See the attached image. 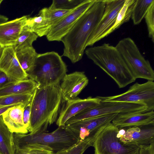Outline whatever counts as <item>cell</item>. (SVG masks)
<instances>
[{
  "mask_svg": "<svg viewBox=\"0 0 154 154\" xmlns=\"http://www.w3.org/2000/svg\"><path fill=\"white\" fill-rule=\"evenodd\" d=\"M66 101L60 83L40 87L33 92L28 131L34 134L46 131L48 125L56 121Z\"/></svg>",
  "mask_w": 154,
  "mask_h": 154,
  "instance_id": "cell-1",
  "label": "cell"
},
{
  "mask_svg": "<svg viewBox=\"0 0 154 154\" xmlns=\"http://www.w3.org/2000/svg\"><path fill=\"white\" fill-rule=\"evenodd\" d=\"M105 1L95 0L62 39L64 46L63 55L68 58L72 63L78 62L82 58L88 39L103 16Z\"/></svg>",
  "mask_w": 154,
  "mask_h": 154,
  "instance_id": "cell-2",
  "label": "cell"
},
{
  "mask_svg": "<svg viewBox=\"0 0 154 154\" xmlns=\"http://www.w3.org/2000/svg\"><path fill=\"white\" fill-rule=\"evenodd\" d=\"M87 57L110 77L120 88L136 79L116 47L105 43L85 50Z\"/></svg>",
  "mask_w": 154,
  "mask_h": 154,
  "instance_id": "cell-3",
  "label": "cell"
},
{
  "mask_svg": "<svg viewBox=\"0 0 154 154\" xmlns=\"http://www.w3.org/2000/svg\"><path fill=\"white\" fill-rule=\"evenodd\" d=\"M14 139L15 149L29 145L40 144L50 148L54 152L70 147L80 140L66 125L59 126L51 132L46 131L32 134L14 133Z\"/></svg>",
  "mask_w": 154,
  "mask_h": 154,
  "instance_id": "cell-4",
  "label": "cell"
},
{
  "mask_svg": "<svg viewBox=\"0 0 154 154\" xmlns=\"http://www.w3.org/2000/svg\"><path fill=\"white\" fill-rule=\"evenodd\" d=\"M67 71V66L61 57L52 51L38 54L33 66L27 74L39 87H42L60 83Z\"/></svg>",
  "mask_w": 154,
  "mask_h": 154,
  "instance_id": "cell-5",
  "label": "cell"
},
{
  "mask_svg": "<svg viewBox=\"0 0 154 154\" xmlns=\"http://www.w3.org/2000/svg\"><path fill=\"white\" fill-rule=\"evenodd\" d=\"M119 131L112 122L102 127L94 135L95 154H139L140 146L121 141Z\"/></svg>",
  "mask_w": 154,
  "mask_h": 154,
  "instance_id": "cell-6",
  "label": "cell"
},
{
  "mask_svg": "<svg viewBox=\"0 0 154 154\" xmlns=\"http://www.w3.org/2000/svg\"><path fill=\"white\" fill-rule=\"evenodd\" d=\"M134 78L153 81L154 71L141 54L134 40L130 37L121 40L115 46Z\"/></svg>",
  "mask_w": 154,
  "mask_h": 154,
  "instance_id": "cell-7",
  "label": "cell"
},
{
  "mask_svg": "<svg viewBox=\"0 0 154 154\" xmlns=\"http://www.w3.org/2000/svg\"><path fill=\"white\" fill-rule=\"evenodd\" d=\"M145 106L141 104L122 102L100 101L95 106L84 110L69 119L65 125L84 119L114 113L149 111Z\"/></svg>",
  "mask_w": 154,
  "mask_h": 154,
  "instance_id": "cell-8",
  "label": "cell"
},
{
  "mask_svg": "<svg viewBox=\"0 0 154 154\" xmlns=\"http://www.w3.org/2000/svg\"><path fill=\"white\" fill-rule=\"evenodd\" d=\"M101 101L137 103L143 105L149 110L154 109V82L148 81L142 84L136 82L125 92L108 97L98 96Z\"/></svg>",
  "mask_w": 154,
  "mask_h": 154,
  "instance_id": "cell-9",
  "label": "cell"
},
{
  "mask_svg": "<svg viewBox=\"0 0 154 154\" xmlns=\"http://www.w3.org/2000/svg\"><path fill=\"white\" fill-rule=\"evenodd\" d=\"M125 0H106L103 16L89 37L86 43V47L93 45L107 36V33L114 26L117 15Z\"/></svg>",
  "mask_w": 154,
  "mask_h": 154,
  "instance_id": "cell-10",
  "label": "cell"
},
{
  "mask_svg": "<svg viewBox=\"0 0 154 154\" xmlns=\"http://www.w3.org/2000/svg\"><path fill=\"white\" fill-rule=\"evenodd\" d=\"M95 1L84 0L52 29L46 35L47 40L49 41H61Z\"/></svg>",
  "mask_w": 154,
  "mask_h": 154,
  "instance_id": "cell-11",
  "label": "cell"
},
{
  "mask_svg": "<svg viewBox=\"0 0 154 154\" xmlns=\"http://www.w3.org/2000/svg\"><path fill=\"white\" fill-rule=\"evenodd\" d=\"M143 127L134 126L119 129L118 136L123 143L140 146H146L154 142V125Z\"/></svg>",
  "mask_w": 154,
  "mask_h": 154,
  "instance_id": "cell-12",
  "label": "cell"
},
{
  "mask_svg": "<svg viewBox=\"0 0 154 154\" xmlns=\"http://www.w3.org/2000/svg\"><path fill=\"white\" fill-rule=\"evenodd\" d=\"M100 101L98 96H90L84 99L76 97L66 101L57 120V125L58 127L65 125L69 119L84 110L95 106Z\"/></svg>",
  "mask_w": 154,
  "mask_h": 154,
  "instance_id": "cell-13",
  "label": "cell"
},
{
  "mask_svg": "<svg viewBox=\"0 0 154 154\" xmlns=\"http://www.w3.org/2000/svg\"><path fill=\"white\" fill-rule=\"evenodd\" d=\"M112 123L119 129L153 125L154 110L119 113Z\"/></svg>",
  "mask_w": 154,
  "mask_h": 154,
  "instance_id": "cell-14",
  "label": "cell"
},
{
  "mask_svg": "<svg viewBox=\"0 0 154 154\" xmlns=\"http://www.w3.org/2000/svg\"><path fill=\"white\" fill-rule=\"evenodd\" d=\"M88 83V79L84 72L75 71L66 74L60 85L65 100L66 101L76 97Z\"/></svg>",
  "mask_w": 154,
  "mask_h": 154,
  "instance_id": "cell-15",
  "label": "cell"
},
{
  "mask_svg": "<svg viewBox=\"0 0 154 154\" xmlns=\"http://www.w3.org/2000/svg\"><path fill=\"white\" fill-rule=\"evenodd\" d=\"M0 70L17 81L27 79L28 77L19 63L13 46L3 49L0 58Z\"/></svg>",
  "mask_w": 154,
  "mask_h": 154,
  "instance_id": "cell-16",
  "label": "cell"
},
{
  "mask_svg": "<svg viewBox=\"0 0 154 154\" xmlns=\"http://www.w3.org/2000/svg\"><path fill=\"white\" fill-rule=\"evenodd\" d=\"M29 15L23 16L14 20L0 24V46H13Z\"/></svg>",
  "mask_w": 154,
  "mask_h": 154,
  "instance_id": "cell-17",
  "label": "cell"
},
{
  "mask_svg": "<svg viewBox=\"0 0 154 154\" xmlns=\"http://www.w3.org/2000/svg\"><path fill=\"white\" fill-rule=\"evenodd\" d=\"M25 106L21 104L11 108L2 114L5 123L13 133L26 134L28 132L23 121V111Z\"/></svg>",
  "mask_w": 154,
  "mask_h": 154,
  "instance_id": "cell-18",
  "label": "cell"
},
{
  "mask_svg": "<svg viewBox=\"0 0 154 154\" xmlns=\"http://www.w3.org/2000/svg\"><path fill=\"white\" fill-rule=\"evenodd\" d=\"M118 113L95 116L66 125L72 131L80 128L85 129L90 136H93L103 126L110 122Z\"/></svg>",
  "mask_w": 154,
  "mask_h": 154,
  "instance_id": "cell-19",
  "label": "cell"
},
{
  "mask_svg": "<svg viewBox=\"0 0 154 154\" xmlns=\"http://www.w3.org/2000/svg\"><path fill=\"white\" fill-rule=\"evenodd\" d=\"M31 79L18 81L0 89V97L12 94L33 93L38 86Z\"/></svg>",
  "mask_w": 154,
  "mask_h": 154,
  "instance_id": "cell-20",
  "label": "cell"
},
{
  "mask_svg": "<svg viewBox=\"0 0 154 154\" xmlns=\"http://www.w3.org/2000/svg\"><path fill=\"white\" fill-rule=\"evenodd\" d=\"M14 134L5 123L2 115L0 116V153L1 154H14L15 148Z\"/></svg>",
  "mask_w": 154,
  "mask_h": 154,
  "instance_id": "cell-21",
  "label": "cell"
},
{
  "mask_svg": "<svg viewBox=\"0 0 154 154\" xmlns=\"http://www.w3.org/2000/svg\"><path fill=\"white\" fill-rule=\"evenodd\" d=\"M25 26L40 37L46 36L51 31L47 20L40 12L36 16L29 17Z\"/></svg>",
  "mask_w": 154,
  "mask_h": 154,
  "instance_id": "cell-22",
  "label": "cell"
},
{
  "mask_svg": "<svg viewBox=\"0 0 154 154\" xmlns=\"http://www.w3.org/2000/svg\"><path fill=\"white\" fill-rule=\"evenodd\" d=\"M38 54L33 46L16 52V55L21 67L27 73L33 66Z\"/></svg>",
  "mask_w": 154,
  "mask_h": 154,
  "instance_id": "cell-23",
  "label": "cell"
},
{
  "mask_svg": "<svg viewBox=\"0 0 154 154\" xmlns=\"http://www.w3.org/2000/svg\"><path fill=\"white\" fill-rule=\"evenodd\" d=\"M74 9L71 10L51 9L49 8L45 7L42 9L39 12L41 13L47 20L51 31L59 22L71 13Z\"/></svg>",
  "mask_w": 154,
  "mask_h": 154,
  "instance_id": "cell-24",
  "label": "cell"
},
{
  "mask_svg": "<svg viewBox=\"0 0 154 154\" xmlns=\"http://www.w3.org/2000/svg\"><path fill=\"white\" fill-rule=\"evenodd\" d=\"M135 0H125L123 6L119 12L115 23L107 33V36L128 22L131 17L133 8Z\"/></svg>",
  "mask_w": 154,
  "mask_h": 154,
  "instance_id": "cell-25",
  "label": "cell"
},
{
  "mask_svg": "<svg viewBox=\"0 0 154 154\" xmlns=\"http://www.w3.org/2000/svg\"><path fill=\"white\" fill-rule=\"evenodd\" d=\"M38 36L26 26L22 28L15 44L13 46L15 52L22 49L32 46L34 42Z\"/></svg>",
  "mask_w": 154,
  "mask_h": 154,
  "instance_id": "cell-26",
  "label": "cell"
},
{
  "mask_svg": "<svg viewBox=\"0 0 154 154\" xmlns=\"http://www.w3.org/2000/svg\"><path fill=\"white\" fill-rule=\"evenodd\" d=\"M153 2L154 0H135L131 17L134 25L141 23Z\"/></svg>",
  "mask_w": 154,
  "mask_h": 154,
  "instance_id": "cell-27",
  "label": "cell"
},
{
  "mask_svg": "<svg viewBox=\"0 0 154 154\" xmlns=\"http://www.w3.org/2000/svg\"><path fill=\"white\" fill-rule=\"evenodd\" d=\"M94 140V135L80 140L72 146L51 154H83L89 147L92 146Z\"/></svg>",
  "mask_w": 154,
  "mask_h": 154,
  "instance_id": "cell-28",
  "label": "cell"
},
{
  "mask_svg": "<svg viewBox=\"0 0 154 154\" xmlns=\"http://www.w3.org/2000/svg\"><path fill=\"white\" fill-rule=\"evenodd\" d=\"M33 93L15 94L0 97V106H5L18 104L25 105L31 100Z\"/></svg>",
  "mask_w": 154,
  "mask_h": 154,
  "instance_id": "cell-29",
  "label": "cell"
},
{
  "mask_svg": "<svg viewBox=\"0 0 154 154\" xmlns=\"http://www.w3.org/2000/svg\"><path fill=\"white\" fill-rule=\"evenodd\" d=\"M84 0H53L51 6V9L71 10L75 8Z\"/></svg>",
  "mask_w": 154,
  "mask_h": 154,
  "instance_id": "cell-30",
  "label": "cell"
},
{
  "mask_svg": "<svg viewBox=\"0 0 154 154\" xmlns=\"http://www.w3.org/2000/svg\"><path fill=\"white\" fill-rule=\"evenodd\" d=\"M149 37L154 42V2L151 5L144 17Z\"/></svg>",
  "mask_w": 154,
  "mask_h": 154,
  "instance_id": "cell-31",
  "label": "cell"
},
{
  "mask_svg": "<svg viewBox=\"0 0 154 154\" xmlns=\"http://www.w3.org/2000/svg\"><path fill=\"white\" fill-rule=\"evenodd\" d=\"M27 147L30 149L29 154H51L54 152L50 148L43 145L33 144Z\"/></svg>",
  "mask_w": 154,
  "mask_h": 154,
  "instance_id": "cell-32",
  "label": "cell"
},
{
  "mask_svg": "<svg viewBox=\"0 0 154 154\" xmlns=\"http://www.w3.org/2000/svg\"><path fill=\"white\" fill-rule=\"evenodd\" d=\"M32 99L31 101L25 106L23 111V123L25 128L28 130L30 125Z\"/></svg>",
  "mask_w": 154,
  "mask_h": 154,
  "instance_id": "cell-33",
  "label": "cell"
},
{
  "mask_svg": "<svg viewBox=\"0 0 154 154\" xmlns=\"http://www.w3.org/2000/svg\"><path fill=\"white\" fill-rule=\"evenodd\" d=\"M17 81L0 70V89Z\"/></svg>",
  "mask_w": 154,
  "mask_h": 154,
  "instance_id": "cell-34",
  "label": "cell"
},
{
  "mask_svg": "<svg viewBox=\"0 0 154 154\" xmlns=\"http://www.w3.org/2000/svg\"><path fill=\"white\" fill-rule=\"evenodd\" d=\"M139 154H154V142L149 145L140 146Z\"/></svg>",
  "mask_w": 154,
  "mask_h": 154,
  "instance_id": "cell-35",
  "label": "cell"
},
{
  "mask_svg": "<svg viewBox=\"0 0 154 154\" xmlns=\"http://www.w3.org/2000/svg\"><path fill=\"white\" fill-rule=\"evenodd\" d=\"M21 104H18L17 105L7 106H0V116L2 115V114L5 112L6 110L8 109H9L14 107L15 106H16L19 105Z\"/></svg>",
  "mask_w": 154,
  "mask_h": 154,
  "instance_id": "cell-36",
  "label": "cell"
},
{
  "mask_svg": "<svg viewBox=\"0 0 154 154\" xmlns=\"http://www.w3.org/2000/svg\"><path fill=\"white\" fill-rule=\"evenodd\" d=\"M30 150V149H16L14 154H29Z\"/></svg>",
  "mask_w": 154,
  "mask_h": 154,
  "instance_id": "cell-37",
  "label": "cell"
},
{
  "mask_svg": "<svg viewBox=\"0 0 154 154\" xmlns=\"http://www.w3.org/2000/svg\"><path fill=\"white\" fill-rule=\"evenodd\" d=\"M8 18L5 16L0 14V24L8 21Z\"/></svg>",
  "mask_w": 154,
  "mask_h": 154,
  "instance_id": "cell-38",
  "label": "cell"
},
{
  "mask_svg": "<svg viewBox=\"0 0 154 154\" xmlns=\"http://www.w3.org/2000/svg\"><path fill=\"white\" fill-rule=\"evenodd\" d=\"M3 49L0 46V57H1V55H2V51H3Z\"/></svg>",
  "mask_w": 154,
  "mask_h": 154,
  "instance_id": "cell-39",
  "label": "cell"
},
{
  "mask_svg": "<svg viewBox=\"0 0 154 154\" xmlns=\"http://www.w3.org/2000/svg\"><path fill=\"white\" fill-rule=\"evenodd\" d=\"M3 0H0V5L2 2H3Z\"/></svg>",
  "mask_w": 154,
  "mask_h": 154,
  "instance_id": "cell-40",
  "label": "cell"
},
{
  "mask_svg": "<svg viewBox=\"0 0 154 154\" xmlns=\"http://www.w3.org/2000/svg\"><path fill=\"white\" fill-rule=\"evenodd\" d=\"M0 154H1L0 153Z\"/></svg>",
  "mask_w": 154,
  "mask_h": 154,
  "instance_id": "cell-41",
  "label": "cell"
}]
</instances>
